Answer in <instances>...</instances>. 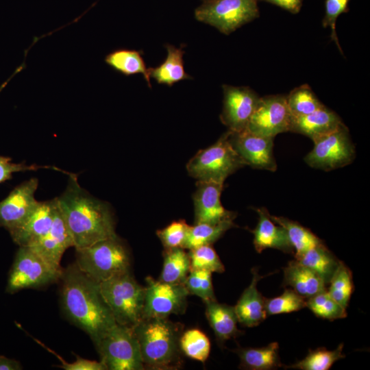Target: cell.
Segmentation results:
<instances>
[{
  "instance_id": "obj_1",
  "label": "cell",
  "mask_w": 370,
  "mask_h": 370,
  "mask_svg": "<svg viewBox=\"0 0 370 370\" xmlns=\"http://www.w3.org/2000/svg\"><path fill=\"white\" fill-rule=\"evenodd\" d=\"M68 176L67 186L56 200L75 249L116 236L114 214L108 204L82 188L76 174L69 173Z\"/></svg>"
},
{
  "instance_id": "obj_2",
  "label": "cell",
  "mask_w": 370,
  "mask_h": 370,
  "mask_svg": "<svg viewBox=\"0 0 370 370\" xmlns=\"http://www.w3.org/2000/svg\"><path fill=\"white\" fill-rule=\"evenodd\" d=\"M60 280L65 314L95 343L116 324L101 294L99 283L83 273L75 263L62 271Z\"/></svg>"
},
{
  "instance_id": "obj_3",
  "label": "cell",
  "mask_w": 370,
  "mask_h": 370,
  "mask_svg": "<svg viewBox=\"0 0 370 370\" xmlns=\"http://www.w3.org/2000/svg\"><path fill=\"white\" fill-rule=\"evenodd\" d=\"M183 327L168 318H145L133 328L145 367L175 369L181 362Z\"/></svg>"
},
{
  "instance_id": "obj_4",
  "label": "cell",
  "mask_w": 370,
  "mask_h": 370,
  "mask_svg": "<svg viewBox=\"0 0 370 370\" xmlns=\"http://www.w3.org/2000/svg\"><path fill=\"white\" fill-rule=\"evenodd\" d=\"M76 265L98 283L130 271L127 247L116 235L76 249Z\"/></svg>"
},
{
  "instance_id": "obj_5",
  "label": "cell",
  "mask_w": 370,
  "mask_h": 370,
  "mask_svg": "<svg viewBox=\"0 0 370 370\" xmlns=\"http://www.w3.org/2000/svg\"><path fill=\"white\" fill-rule=\"evenodd\" d=\"M99 286L117 324L134 328L143 319L145 288L130 271L102 282Z\"/></svg>"
},
{
  "instance_id": "obj_6",
  "label": "cell",
  "mask_w": 370,
  "mask_h": 370,
  "mask_svg": "<svg viewBox=\"0 0 370 370\" xmlns=\"http://www.w3.org/2000/svg\"><path fill=\"white\" fill-rule=\"evenodd\" d=\"M245 165L232 146L227 131L214 144L199 151L188 161L186 169L197 180L224 183L229 175Z\"/></svg>"
},
{
  "instance_id": "obj_7",
  "label": "cell",
  "mask_w": 370,
  "mask_h": 370,
  "mask_svg": "<svg viewBox=\"0 0 370 370\" xmlns=\"http://www.w3.org/2000/svg\"><path fill=\"white\" fill-rule=\"evenodd\" d=\"M107 370H143L139 344L133 328L116 324L95 343Z\"/></svg>"
},
{
  "instance_id": "obj_8",
  "label": "cell",
  "mask_w": 370,
  "mask_h": 370,
  "mask_svg": "<svg viewBox=\"0 0 370 370\" xmlns=\"http://www.w3.org/2000/svg\"><path fill=\"white\" fill-rule=\"evenodd\" d=\"M195 18L229 35L259 16L257 0H208L195 10Z\"/></svg>"
},
{
  "instance_id": "obj_9",
  "label": "cell",
  "mask_w": 370,
  "mask_h": 370,
  "mask_svg": "<svg viewBox=\"0 0 370 370\" xmlns=\"http://www.w3.org/2000/svg\"><path fill=\"white\" fill-rule=\"evenodd\" d=\"M62 271L49 264L29 247H19L9 273L6 291L14 293L48 285L60 280Z\"/></svg>"
},
{
  "instance_id": "obj_10",
  "label": "cell",
  "mask_w": 370,
  "mask_h": 370,
  "mask_svg": "<svg viewBox=\"0 0 370 370\" xmlns=\"http://www.w3.org/2000/svg\"><path fill=\"white\" fill-rule=\"evenodd\" d=\"M313 143L314 147L304 161L314 169L326 171L339 169L352 163L356 157L355 147L345 124Z\"/></svg>"
},
{
  "instance_id": "obj_11",
  "label": "cell",
  "mask_w": 370,
  "mask_h": 370,
  "mask_svg": "<svg viewBox=\"0 0 370 370\" xmlns=\"http://www.w3.org/2000/svg\"><path fill=\"white\" fill-rule=\"evenodd\" d=\"M145 282L143 319L168 318L185 312L189 293L184 284H169L151 277Z\"/></svg>"
},
{
  "instance_id": "obj_12",
  "label": "cell",
  "mask_w": 370,
  "mask_h": 370,
  "mask_svg": "<svg viewBox=\"0 0 370 370\" xmlns=\"http://www.w3.org/2000/svg\"><path fill=\"white\" fill-rule=\"evenodd\" d=\"M291 120L286 96L269 95L260 97L246 129L256 134L274 138L278 134L289 132Z\"/></svg>"
},
{
  "instance_id": "obj_13",
  "label": "cell",
  "mask_w": 370,
  "mask_h": 370,
  "mask_svg": "<svg viewBox=\"0 0 370 370\" xmlns=\"http://www.w3.org/2000/svg\"><path fill=\"white\" fill-rule=\"evenodd\" d=\"M223 92L221 121L232 132H240L246 129L259 103L260 97L247 86L224 84Z\"/></svg>"
},
{
  "instance_id": "obj_14",
  "label": "cell",
  "mask_w": 370,
  "mask_h": 370,
  "mask_svg": "<svg viewBox=\"0 0 370 370\" xmlns=\"http://www.w3.org/2000/svg\"><path fill=\"white\" fill-rule=\"evenodd\" d=\"M38 186V180L30 178L16 186L0 201V227L10 232L26 221L40 202L34 196Z\"/></svg>"
},
{
  "instance_id": "obj_15",
  "label": "cell",
  "mask_w": 370,
  "mask_h": 370,
  "mask_svg": "<svg viewBox=\"0 0 370 370\" xmlns=\"http://www.w3.org/2000/svg\"><path fill=\"white\" fill-rule=\"evenodd\" d=\"M229 132L230 140L246 165L275 171L277 164L273 155V138L261 136L245 129Z\"/></svg>"
},
{
  "instance_id": "obj_16",
  "label": "cell",
  "mask_w": 370,
  "mask_h": 370,
  "mask_svg": "<svg viewBox=\"0 0 370 370\" xmlns=\"http://www.w3.org/2000/svg\"><path fill=\"white\" fill-rule=\"evenodd\" d=\"M223 184L210 180H197L193 199L195 223L216 224L234 220L236 213L226 210L221 203Z\"/></svg>"
},
{
  "instance_id": "obj_17",
  "label": "cell",
  "mask_w": 370,
  "mask_h": 370,
  "mask_svg": "<svg viewBox=\"0 0 370 370\" xmlns=\"http://www.w3.org/2000/svg\"><path fill=\"white\" fill-rule=\"evenodd\" d=\"M71 247H74L73 238L57 203L53 222L49 231L28 247L51 266L61 269L60 263L62 256Z\"/></svg>"
},
{
  "instance_id": "obj_18",
  "label": "cell",
  "mask_w": 370,
  "mask_h": 370,
  "mask_svg": "<svg viewBox=\"0 0 370 370\" xmlns=\"http://www.w3.org/2000/svg\"><path fill=\"white\" fill-rule=\"evenodd\" d=\"M56 208V198L40 201L23 224L9 232L13 241L19 247H29L43 237L53 224Z\"/></svg>"
},
{
  "instance_id": "obj_19",
  "label": "cell",
  "mask_w": 370,
  "mask_h": 370,
  "mask_svg": "<svg viewBox=\"0 0 370 370\" xmlns=\"http://www.w3.org/2000/svg\"><path fill=\"white\" fill-rule=\"evenodd\" d=\"M252 279L234 306L238 321L242 325L252 328L258 325L267 317L265 298L257 288V284L264 276L260 275L256 268L251 269Z\"/></svg>"
},
{
  "instance_id": "obj_20",
  "label": "cell",
  "mask_w": 370,
  "mask_h": 370,
  "mask_svg": "<svg viewBox=\"0 0 370 370\" xmlns=\"http://www.w3.org/2000/svg\"><path fill=\"white\" fill-rule=\"evenodd\" d=\"M258 214L256 227L251 231L254 234V245L258 253L272 248L284 253L294 254L284 229L274 223L268 210L262 207L256 209Z\"/></svg>"
},
{
  "instance_id": "obj_21",
  "label": "cell",
  "mask_w": 370,
  "mask_h": 370,
  "mask_svg": "<svg viewBox=\"0 0 370 370\" xmlns=\"http://www.w3.org/2000/svg\"><path fill=\"white\" fill-rule=\"evenodd\" d=\"M343 124L340 116L324 106L304 116H292L289 132L303 134L313 141L336 130Z\"/></svg>"
},
{
  "instance_id": "obj_22",
  "label": "cell",
  "mask_w": 370,
  "mask_h": 370,
  "mask_svg": "<svg viewBox=\"0 0 370 370\" xmlns=\"http://www.w3.org/2000/svg\"><path fill=\"white\" fill-rule=\"evenodd\" d=\"M307 299L326 291V284L312 270L294 260L284 269V282Z\"/></svg>"
},
{
  "instance_id": "obj_23",
  "label": "cell",
  "mask_w": 370,
  "mask_h": 370,
  "mask_svg": "<svg viewBox=\"0 0 370 370\" xmlns=\"http://www.w3.org/2000/svg\"><path fill=\"white\" fill-rule=\"evenodd\" d=\"M165 60L156 67H149L150 78L158 84L172 86L181 81L191 79L184 68V47L166 44Z\"/></svg>"
},
{
  "instance_id": "obj_24",
  "label": "cell",
  "mask_w": 370,
  "mask_h": 370,
  "mask_svg": "<svg viewBox=\"0 0 370 370\" xmlns=\"http://www.w3.org/2000/svg\"><path fill=\"white\" fill-rule=\"evenodd\" d=\"M206 304V316L217 339L223 343L241 335L234 308L217 300Z\"/></svg>"
},
{
  "instance_id": "obj_25",
  "label": "cell",
  "mask_w": 370,
  "mask_h": 370,
  "mask_svg": "<svg viewBox=\"0 0 370 370\" xmlns=\"http://www.w3.org/2000/svg\"><path fill=\"white\" fill-rule=\"evenodd\" d=\"M142 54L141 51L119 48L108 53L104 62L114 71L126 77L142 75L147 86L151 88L149 67L147 66Z\"/></svg>"
},
{
  "instance_id": "obj_26",
  "label": "cell",
  "mask_w": 370,
  "mask_h": 370,
  "mask_svg": "<svg viewBox=\"0 0 370 370\" xmlns=\"http://www.w3.org/2000/svg\"><path fill=\"white\" fill-rule=\"evenodd\" d=\"M241 368L250 370H270L282 366L279 356V345L273 342L258 348H240L236 350Z\"/></svg>"
},
{
  "instance_id": "obj_27",
  "label": "cell",
  "mask_w": 370,
  "mask_h": 370,
  "mask_svg": "<svg viewBox=\"0 0 370 370\" xmlns=\"http://www.w3.org/2000/svg\"><path fill=\"white\" fill-rule=\"evenodd\" d=\"M295 260L316 273L325 284H328L341 262L323 243L308 249Z\"/></svg>"
},
{
  "instance_id": "obj_28",
  "label": "cell",
  "mask_w": 370,
  "mask_h": 370,
  "mask_svg": "<svg viewBox=\"0 0 370 370\" xmlns=\"http://www.w3.org/2000/svg\"><path fill=\"white\" fill-rule=\"evenodd\" d=\"M271 220L282 226L286 232L289 242L294 250L295 259L299 258L306 251L323 242L309 229L299 223L283 217L270 214Z\"/></svg>"
},
{
  "instance_id": "obj_29",
  "label": "cell",
  "mask_w": 370,
  "mask_h": 370,
  "mask_svg": "<svg viewBox=\"0 0 370 370\" xmlns=\"http://www.w3.org/2000/svg\"><path fill=\"white\" fill-rule=\"evenodd\" d=\"M190 270L189 256L184 249H164L162 269L158 279L160 281L184 284Z\"/></svg>"
},
{
  "instance_id": "obj_30",
  "label": "cell",
  "mask_w": 370,
  "mask_h": 370,
  "mask_svg": "<svg viewBox=\"0 0 370 370\" xmlns=\"http://www.w3.org/2000/svg\"><path fill=\"white\" fill-rule=\"evenodd\" d=\"M235 227L234 220H227L219 223H195L190 226L184 249H190L199 246L211 245L220 238L224 233Z\"/></svg>"
},
{
  "instance_id": "obj_31",
  "label": "cell",
  "mask_w": 370,
  "mask_h": 370,
  "mask_svg": "<svg viewBox=\"0 0 370 370\" xmlns=\"http://www.w3.org/2000/svg\"><path fill=\"white\" fill-rule=\"evenodd\" d=\"M286 99L293 116L310 114L325 106L308 84H303L293 89L286 96Z\"/></svg>"
},
{
  "instance_id": "obj_32",
  "label": "cell",
  "mask_w": 370,
  "mask_h": 370,
  "mask_svg": "<svg viewBox=\"0 0 370 370\" xmlns=\"http://www.w3.org/2000/svg\"><path fill=\"white\" fill-rule=\"evenodd\" d=\"M180 347L186 356L201 362L208 359L210 352L208 337L196 328L182 332L180 338Z\"/></svg>"
},
{
  "instance_id": "obj_33",
  "label": "cell",
  "mask_w": 370,
  "mask_h": 370,
  "mask_svg": "<svg viewBox=\"0 0 370 370\" xmlns=\"http://www.w3.org/2000/svg\"><path fill=\"white\" fill-rule=\"evenodd\" d=\"M343 345L341 344L334 350L323 347L309 352L301 360L291 365L289 368L301 370H328L337 360L345 358L342 353Z\"/></svg>"
},
{
  "instance_id": "obj_34",
  "label": "cell",
  "mask_w": 370,
  "mask_h": 370,
  "mask_svg": "<svg viewBox=\"0 0 370 370\" xmlns=\"http://www.w3.org/2000/svg\"><path fill=\"white\" fill-rule=\"evenodd\" d=\"M328 284V293L346 308L354 290V284L352 271L343 262H340Z\"/></svg>"
},
{
  "instance_id": "obj_35",
  "label": "cell",
  "mask_w": 370,
  "mask_h": 370,
  "mask_svg": "<svg viewBox=\"0 0 370 370\" xmlns=\"http://www.w3.org/2000/svg\"><path fill=\"white\" fill-rule=\"evenodd\" d=\"M306 307L317 317L335 320L347 317L346 308L336 301L326 291L306 299Z\"/></svg>"
},
{
  "instance_id": "obj_36",
  "label": "cell",
  "mask_w": 370,
  "mask_h": 370,
  "mask_svg": "<svg viewBox=\"0 0 370 370\" xmlns=\"http://www.w3.org/2000/svg\"><path fill=\"white\" fill-rule=\"evenodd\" d=\"M188 254L190 270H206L211 273H219L225 271L223 262L211 245L190 249Z\"/></svg>"
},
{
  "instance_id": "obj_37",
  "label": "cell",
  "mask_w": 370,
  "mask_h": 370,
  "mask_svg": "<svg viewBox=\"0 0 370 370\" xmlns=\"http://www.w3.org/2000/svg\"><path fill=\"white\" fill-rule=\"evenodd\" d=\"M306 307V299L291 288H286L283 293L273 298H265L267 314L274 315L290 313Z\"/></svg>"
},
{
  "instance_id": "obj_38",
  "label": "cell",
  "mask_w": 370,
  "mask_h": 370,
  "mask_svg": "<svg viewBox=\"0 0 370 370\" xmlns=\"http://www.w3.org/2000/svg\"><path fill=\"white\" fill-rule=\"evenodd\" d=\"M212 273L206 270H190L184 283L189 295L199 297L204 303L217 300L212 282Z\"/></svg>"
},
{
  "instance_id": "obj_39",
  "label": "cell",
  "mask_w": 370,
  "mask_h": 370,
  "mask_svg": "<svg viewBox=\"0 0 370 370\" xmlns=\"http://www.w3.org/2000/svg\"><path fill=\"white\" fill-rule=\"evenodd\" d=\"M189 227L190 225L184 220H179L172 222L162 230H158L156 234L164 249L183 248Z\"/></svg>"
},
{
  "instance_id": "obj_40",
  "label": "cell",
  "mask_w": 370,
  "mask_h": 370,
  "mask_svg": "<svg viewBox=\"0 0 370 370\" xmlns=\"http://www.w3.org/2000/svg\"><path fill=\"white\" fill-rule=\"evenodd\" d=\"M349 1V0H326L325 16L322 23L323 27H328L330 28V37L336 45L341 53H343V51L336 32V23L338 17L342 13L347 12Z\"/></svg>"
},
{
  "instance_id": "obj_41",
  "label": "cell",
  "mask_w": 370,
  "mask_h": 370,
  "mask_svg": "<svg viewBox=\"0 0 370 370\" xmlns=\"http://www.w3.org/2000/svg\"><path fill=\"white\" fill-rule=\"evenodd\" d=\"M40 169H51L67 175L69 173L53 166H40L36 164L27 165L25 162L14 163L12 162L10 157L0 156V184L7 180H10L12 178V174L14 173L37 171Z\"/></svg>"
},
{
  "instance_id": "obj_42",
  "label": "cell",
  "mask_w": 370,
  "mask_h": 370,
  "mask_svg": "<svg viewBox=\"0 0 370 370\" xmlns=\"http://www.w3.org/2000/svg\"><path fill=\"white\" fill-rule=\"evenodd\" d=\"M53 353L61 361V368L65 370H107L106 367L101 361L90 360L77 356V360L71 363L66 362L60 356Z\"/></svg>"
},
{
  "instance_id": "obj_43",
  "label": "cell",
  "mask_w": 370,
  "mask_h": 370,
  "mask_svg": "<svg viewBox=\"0 0 370 370\" xmlns=\"http://www.w3.org/2000/svg\"><path fill=\"white\" fill-rule=\"evenodd\" d=\"M264 1L276 5L292 14H297L299 12L303 0H257Z\"/></svg>"
},
{
  "instance_id": "obj_44",
  "label": "cell",
  "mask_w": 370,
  "mask_h": 370,
  "mask_svg": "<svg viewBox=\"0 0 370 370\" xmlns=\"http://www.w3.org/2000/svg\"><path fill=\"white\" fill-rule=\"evenodd\" d=\"M19 369H22V366L18 361L0 356V370Z\"/></svg>"
},
{
  "instance_id": "obj_45",
  "label": "cell",
  "mask_w": 370,
  "mask_h": 370,
  "mask_svg": "<svg viewBox=\"0 0 370 370\" xmlns=\"http://www.w3.org/2000/svg\"><path fill=\"white\" fill-rule=\"evenodd\" d=\"M26 66L25 61L19 66H18L14 72L10 76L8 79H7L3 84L0 85V93L1 91L6 87V86L8 84V83L10 82V80L18 73H20L23 69H24Z\"/></svg>"
},
{
  "instance_id": "obj_46",
  "label": "cell",
  "mask_w": 370,
  "mask_h": 370,
  "mask_svg": "<svg viewBox=\"0 0 370 370\" xmlns=\"http://www.w3.org/2000/svg\"><path fill=\"white\" fill-rule=\"evenodd\" d=\"M208 1V0H202V1Z\"/></svg>"
}]
</instances>
